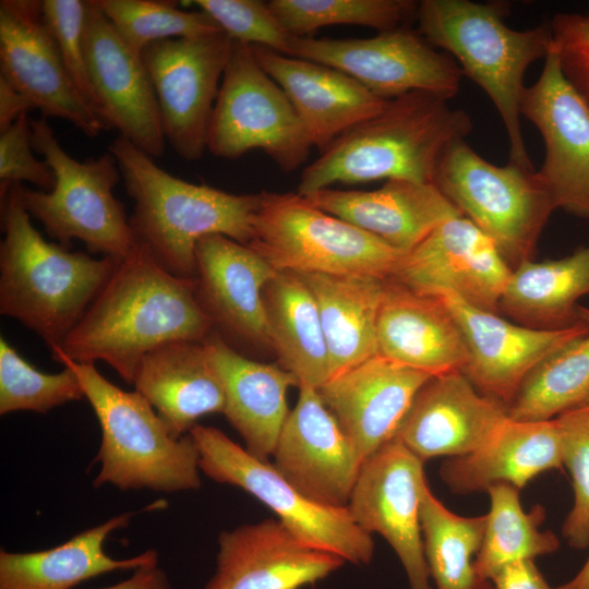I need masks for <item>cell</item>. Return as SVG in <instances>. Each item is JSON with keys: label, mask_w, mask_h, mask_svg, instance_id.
Listing matches in <instances>:
<instances>
[{"label": "cell", "mask_w": 589, "mask_h": 589, "mask_svg": "<svg viewBox=\"0 0 589 589\" xmlns=\"http://www.w3.org/2000/svg\"><path fill=\"white\" fill-rule=\"evenodd\" d=\"M550 25L562 72L589 107V11L556 13Z\"/></svg>", "instance_id": "cell-45"}, {"label": "cell", "mask_w": 589, "mask_h": 589, "mask_svg": "<svg viewBox=\"0 0 589 589\" xmlns=\"http://www.w3.org/2000/svg\"><path fill=\"white\" fill-rule=\"evenodd\" d=\"M486 515L465 517L450 512L429 484L421 502V531L425 562L436 589H494L481 577L473 556L478 554Z\"/></svg>", "instance_id": "cell-35"}, {"label": "cell", "mask_w": 589, "mask_h": 589, "mask_svg": "<svg viewBox=\"0 0 589 589\" xmlns=\"http://www.w3.org/2000/svg\"><path fill=\"white\" fill-rule=\"evenodd\" d=\"M28 113L0 132V182H29L40 191L55 188L56 177L45 160L34 155Z\"/></svg>", "instance_id": "cell-44"}, {"label": "cell", "mask_w": 589, "mask_h": 589, "mask_svg": "<svg viewBox=\"0 0 589 589\" xmlns=\"http://www.w3.org/2000/svg\"><path fill=\"white\" fill-rule=\"evenodd\" d=\"M312 143L283 88L250 46L232 40L209 125L207 149L235 159L260 148L284 171L297 170Z\"/></svg>", "instance_id": "cell-11"}, {"label": "cell", "mask_w": 589, "mask_h": 589, "mask_svg": "<svg viewBox=\"0 0 589 589\" xmlns=\"http://www.w3.org/2000/svg\"><path fill=\"white\" fill-rule=\"evenodd\" d=\"M562 467L555 419L518 421L508 417L483 446L448 459L440 473L453 492L466 494L486 492L497 483L520 490L538 474Z\"/></svg>", "instance_id": "cell-30"}, {"label": "cell", "mask_w": 589, "mask_h": 589, "mask_svg": "<svg viewBox=\"0 0 589 589\" xmlns=\"http://www.w3.org/2000/svg\"><path fill=\"white\" fill-rule=\"evenodd\" d=\"M588 329L539 363L507 408L518 421L551 420L589 401V308L577 306Z\"/></svg>", "instance_id": "cell-36"}, {"label": "cell", "mask_w": 589, "mask_h": 589, "mask_svg": "<svg viewBox=\"0 0 589 589\" xmlns=\"http://www.w3.org/2000/svg\"><path fill=\"white\" fill-rule=\"evenodd\" d=\"M494 589H557L551 587L533 561H522L506 566L492 578Z\"/></svg>", "instance_id": "cell-46"}, {"label": "cell", "mask_w": 589, "mask_h": 589, "mask_svg": "<svg viewBox=\"0 0 589 589\" xmlns=\"http://www.w3.org/2000/svg\"><path fill=\"white\" fill-rule=\"evenodd\" d=\"M589 297V243L557 260H527L512 271L500 310L525 326L564 328L579 321L577 302Z\"/></svg>", "instance_id": "cell-34"}, {"label": "cell", "mask_w": 589, "mask_h": 589, "mask_svg": "<svg viewBox=\"0 0 589 589\" xmlns=\"http://www.w3.org/2000/svg\"><path fill=\"white\" fill-rule=\"evenodd\" d=\"M189 433L199 450L200 470L208 478L247 491L310 545L357 565L372 561V536L354 522L347 507H330L311 500L273 464L252 456L214 426L195 424Z\"/></svg>", "instance_id": "cell-10"}, {"label": "cell", "mask_w": 589, "mask_h": 589, "mask_svg": "<svg viewBox=\"0 0 589 589\" xmlns=\"http://www.w3.org/2000/svg\"><path fill=\"white\" fill-rule=\"evenodd\" d=\"M557 589H589V557L581 569L567 582Z\"/></svg>", "instance_id": "cell-49"}, {"label": "cell", "mask_w": 589, "mask_h": 589, "mask_svg": "<svg viewBox=\"0 0 589 589\" xmlns=\"http://www.w3.org/2000/svg\"><path fill=\"white\" fill-rule=\"evenodd\" d=\"M50 352L76 374L99 422L101 441L93 465L99 462L100 470L93 481L95 488L111 484L123 491L170 493L201 486L200 455L190 433L173 437L140 393L116 386L95 363Z\"/></svg>", "instance_id": "cell-6"}, {"label": "cell", "mask_w": 589, "mask_h": 589, "mask_svg": "<svg viewBox=\"0 0 589 589\" xmlns=\"http://www.w3.org/2000/svg\"><path fill=\"white\" fill-rule=\"evenodd\" d=\"M436 297L446 304L462 332L468 350L462 373L480 393L507 408L539 363L588 329L582 320L556 329L518 325L450 292Z\"/></svg>", "instance_id": "cell-19"}, {"label": "cell", "mask_w": 589, "mask_h": 589, "mask_svg": "<svg viewBox=\"0 0 589 589\" xmlns=\"http://www.w3.org/2000/svg\"><path fill=\"white\" fill-rule=\"evenodd\" d=\"M563 466L573 483L574 503L562 534L576 550L589 546V401L556 418Z\"/></svg>", "instance_id": "cell-41"}, {"label": "cell", "mask_w": 589, "mask_h": 589, "mask_svg": "<svg viewBox=\"0 0 589 589\" xmlns=\"http://www.w3.org/2000/svg\"><path fill=\"white\" fill-rule=\"evenodd\" d=\"M423 464L394 437L363 461L347 505L363 531L378 533L389 543L410 589H432L421 531V502L428 485Z\"/></svg>", "instance_id": "cell-14"}, {"label": "cell", "mask_w": 589, "mask_h": 589, "mask_svg": "<svg viewBox=\"0 0 589 589\" xmlns=\"http://www.w3.org/2000/svg\"><path fill=\"white\" fill-rule=\"evenodd\" d=\"M108 151L134 202L129 224L136 242L170 274L195 279V249L207 236L223 235L244 245L251 241L260 194H231L187 182L121 135Z\"/></svg>", "instance_id": "cell-4"}, {"label": "cell", "mask_w": 589, "mask_h": 589, "mask_svg": "<svg viewBox=\"0 0 589 589\" xmlns=\"http://www.w3.org/2000/svg\"><path fill=\"white\" fill-rule=\"evenodd\" d=\"M133 515L127 512L113 516L48 550L24 553L1 550L0 589H72L113 570L157 565L158 553L153 549L123 560H115L104 550L107 537L127 527Z\"/></svg>", "instance_id": "cell-31"}, {"label": "cell", "mask_w": 589, "mask_h": 589, "mask_svg": "<svg viewBox=\"0 0 589 589\" xmlns=\"http://www.w3.org/2000/svg\"><path fill=\"white\" fill-rule=\"evenodd\" d=\"M203 342L224 388L223 413L254 457H273L289 414L287 392L299 386L293 374L278 364L247 358L230 347L216 332Z\"/></svg>", "instance_id": "cell-28"}, {"label": "cell", "mask_w": 589, "mask_h": 589, "mask_svg": "<svg viewBox=\"0 0 589 589\" xmlns=\"http://www.w3.org/2000/svg\"><path fill=\"white\" fill-rule=\"evenodd\" d=\"M433 184L495 243L512 269L531 260L540 233L555 209L534 168L513 161L493 165L466 140L445 151Z\"/></svg>", "instance_id": "cell-9"}, {"label": "cell", "mask_w": 589, "mask_h": 589, "mask_svg": "<svg viewBox=\"0 0 589 589\" xmlns=\"http://www.w3.org/2000/svg\"><path fill=\"white\" fill-rule=\"evenodd\" d=\"M285 29L302 37L329 25H361L381 32L410 26L419 2L413 0H271Z\"/></svg>", "instance_id": "cell-38"}, {"label": "cell", "mask_w": 589, "mask_h": 589, "mask_svg": "<svg viewBox=\"0 0 589 589\" xmlns=\"http://www.w3.org/2000/svg\"><path fill=\"white\" fill-rule=\"evenodd\" d=\"M31 128L33 148L52 169L56 184L49 192L23 188L29 216L65 248L77 239L93 254L117 260L128 256L136 240L123 204L113 195L122 179L115 156L108 151L76 160L62 148L45 118L31 120Z\"/></svg>", "instance_id": "cell-7"}, {"label": "cell", "mask_w": 589, "mask_h": 589, "mask_svg": "<svg viewBox=\"0 0 589 589\" xmlns=\"http://www.w3.org/2000/svg\"><path fill=\"white\" fill-rule=\"evenodd\" d=\"M303 196L405 253L437 226L461 215L433 183L399 179L373 191L328 188Z\"/></svg>", "instance_id": "cell-27"}, {"label": "cell", "mask_w": 589, "mask_h": 589, "mask_svg": "<svg viewBox=\"0 0 589 589\" xmlns=\"http://www.w3.org/2000/svg\"><path fill=\"white\" fill-rule=\"evenodd\" d=\"M470 116L426 92L388 100L374 117L349 129L329 144L300 177L298 193L308 195L332 184L381 179L433 183L445 151L465 140Z\"/></svg>", "instance_id": "cell-3"}, {"label": "cell", "mask_w": 589, "mask_h": 589, "mask_svg": "<svg viewBox=\"0 0 589 589\" xmlns=\"http://www.w3.org/2000/svg\"><path fill=\"white\" fill-rule=\"evenodd\" d=\"M232 39L224 32L170 38L142 52L152 80L166 141L187 161L207 149L209 125Z\"/></svg>", "instance_id": "cell-13"}, {"label": "cell", "mask_w": 589, "mask_h": 589, "mask_svg": "<svg viewBox=\"0 0 589 589\" xmlns=\"http://www.w3.org/2000/svg\"><path fill=\"white\" fill-rule=\"evenodd\" d=\"M85 56L107 128L117 129L152 158L163 156L166 139L148 71L142 56L119 36L99 0H87Z\"/></svg>", "instance_id": "cell-18"}, {"label": "cell", "mask_w": 589, "mask_h": 589, "mask_svg": "<svg viewBox=\"0 0 589 589\" xmlns=\"http://www.w3.org/2000/svg\"><path fill=\"white\" fill-rule=\"evenodd\" d=\"M299 275L318 308L329 380L378 354L377 318L386 280L357 275Z\"/></svg>", "instance_id": "cell-32"}, {"label": "cell", "mask_w": 589, "mask_h": 589, "mask_svg": "<svg viewBox=\"0 0 589 589\" xmlns=\"http://www.w3.org/2000/svg\"><path fill=\"white\" fill-rule=\"evenodd\" d=\"M23 185L0 183V313L59 346L115 272L120 260L48 242L31 223Z\"/></svg>", "instance_id": "cell-2"}, {"label": "cell", "mask_w": 589, "mask_h": 589, "mask_svg": "<svg viewBox=\"0 0 589 589\" xmlns=\"http://www.w3.org/2000/svg\"><path fill=\"white\" fill-rule=\"evenodd\" d=\"M269 346L299 386L320 389L330 377L326 341L315 298L292 272H277L264 289Z\"/></svg>", "instance_id": "cell-33"}, {"label": "cell", "mask_w": 589, "mask_h": 589, "mask_svg": "<svg viewBox=\"0 0 589 589\" xmlns=\"http://www.w3.org/2000/svg\"><path fill=\"white\" fill-rule=\"evenodd\" d=\"M101 589H172V587L165 572L155 565L140 567L130 578Z\"/></svg>", "instance_id": "cell-48"}, {"label": "cell", "mask_w": 589, "mask_h": 589, "mask_svg": "<svg viewBox=\"0 0 589 589\" xmlns=\"http://www.w3.org/2000/svg\"><path fill=\"white\" fill-rule=\"evenodd\" d=\"M520 115L542 135L537 173L555 209L589 219V107L564 76L553 39L539 79L522 93Z\"/></svg>", "instance_id": "cell-15"}, {"label": "cell", "mask_w": 589, "mask_h": 589, "mask_svg": "<svg viewBox=\"0 0 589 589\" xmlns=\"http://www.w3.org/2000/svg\"><path fill=\"white\" fill-rule=\"evenodd\" d=\"M274 467L311 500L347 507L363 461L318 389L300 386L274 454Z\"/></svg>", "instance_id": "cell-20"}, {"label": "cell", "mask_w": 589, "mask_h": 589, "mask_svg": "<svg viewBox=\"0 0 589 589\" xmlns=\"http://www.w3.org/2000/svg\"><path fill=\"white\" fill-rule=\"evenodd\" d=\"M0 75L40 110L88 137L107 130L70 79L43 13V1H0Z\"/></svg>", "instance_id": "cell-16"}, {"label": "cell", "mask_w": 589, "mask_h": 589, "mask_svg": "<svg viewBox=\"0 0 589 589\" xmlns=\"http://www.w3.org/2000/svg\"><path fill=\"white\" fill-rule=\"evenodd\" d=\"M212 323L195 297V279L166 271L136 242L58 351L82 363L104 361L133 385L144 356L175 340H203Z\"/></svg>", "instance_id": "cell-1"}, {"label": "cell", "mask_w": 589, "mask_h": 589, "mask_svg": "<svg viewBox=\"0 0 589 589\" xmlns=\"http://www.w3.org/2000/svg\"><path fill=\"white\" fill-rule=\"evenodd\" d=\"M248 247L275 271L390 279L405 254L299 193H260Z\"/></svg>", "instance_id": "cell-8"}, {"label": "cell", "mask_w": 589, "mask_h": 589, "mask_svg": "<svg viewBox=\"0 0 589 589\" xmlns=\"http://www.w3.org/2000/svg\"><path fill=\"white\" fill-rule=\"evenodd\" d=\"M99 3L122 40L140 56L159 40L223 32L207 13L181 10L178 1L99 0Z\"/></svg>", "instance_id": "cell-39"}, {"label": "cell", "mask_w": 589, "mask_h": 589, "mask_svg": "<svg viewBox=\"0 0 589 589\" xmlns=\"http://www.w3.org/2000/svg\"><path fill=\"white\" fill-rule=\"evenodd\" d=\"M43 13L70 79L87 106L105 124L85 56L87 0H44Z\"/></svg>", "instance_id": "cell-43"}, {"label": "cell", "mask_w": 589, "mask_h": 589, "mask_svg": "<svg viewBox=\"0 0 589 589\" xmlns=\"http://www.w3.org/2000/svg\"><path fill=\"white\" fill-rule=\"evenodd\" d=\"M250 47L261 68L283 88L321 153L388 103L337 69L263 46Z\"/></svg>", "instance_id": "cell-25"}, {"label": "cell", "mask_w": 589, "mask_h": 589, "mask_svg": "<svg viewBox=\"0 0 589 589\" xmlns=\"http://www.w3.org/2000/svg\"><path fill=\"white\" fill-rule=\"evenodd\" d=\"M509 3L469 0L419 1L418 31L459 62L496 108L509 141V161L533 169L520 125V101L528 67L552 47L550 22L525 31L505 23Z\"/></svg>", "instance_id": "cell-5"}, {"label": "cell", "mask_w": 589, "mask_h": 589, "mask_svg": "<svg viewBox=\"0 0 589 589\" xmlns=\"http://www.w3.org/2000/svg\"><path fill=\"white\" fill-rule=\"evenodd\" d=\"M512 271L495 243L460 215L406 252L390 279L422 294L450 292L497 313Z\"/></svg>", "instance_id": "cell-17"}, {"label": "cell", "mask_w": 589, "mask_h": 589, "mask_svg": "<svg viewBox=\"0 0 589 589\" xmlns=\"http://www.w3.org/2000/svg\"><path fill=\"white\" fill-rule=\"evenodd\" d=\"M290 56L337 69L386 100L416 91L448 100L458 93L464 75L452 57L410 26L369 38L293 36Z\"/></svg>", "instance_id": "cell-12"}, {"label": "cell", "mask_w": 589, "mask_h": 589, "mask_svg": "<svg viewBox=\"0 0 589 589\" xmlns=\"http://www.w3.org/2000/svg\"><path fill=\"white\" fill-rule=\"evenodd\" d=\"M377 349L378 354L431 376L462 372L468 361L462 332L446 304L393 279L385 281Z\"/></svg>", "instance_id": "cell-26"}, {"label": "cell", "mask_w": 589, "mask_h": 589, "mask_svg": "<svg viewBox=\"0 0 589 589\" xmlns=\"http://www.w3.org/2000/svg\"><path fill=\"white\" fill-rule=\"evenodd\" d=\"M218 546L217 567L204 589H302L345 564L273 518L221 531Z\"/></svg>", "instance_id": "cell-21"}, {"label": "cell", "mask_w": 589, "mask_h": 589, "mask_svg": "<svg viewBox=\"0 0 589 589\" xmlns=\"http://www.w3.org/2000/svg\"><path fill=\"white\" fill-rule=\"evenodd\" d=\"M232 40L263 46L290 56L292 35L277 20L267 2L260 0H194Z\"/></svg>", "instance_id": "cell-42"}, {"label": "cell", "mask_w": 589, "mask_h": 589, "mask_svg": "<svg viewBox=\"0 0 589 589\" xmlns=\"http://www.w3.org/2000/svg\"><path fill=\"white\" fill-rule=\"evenodd\" d=\"M33 103L0 75V132L9 128L22 115L35 110Z\"/></svg>", "instance_id": "cell-47"}, {"label": "cell", "mask_w": 589, "mask_h": 589, "mask_svg": "<svg viewBox=\"0 0 589 589\" xmlns=\"http://www.w3.org/2000/svg\"><path fill=\"white\" fill-rule=\"evenodd\" d=\"M195 259V297L212 326L249 344L269 345L263 293L277 271L223 235L201 239Z\"/></svg>", "instance_id": "cell-24"}, {"label": "cell", "mask_w": 589, "mask_h": 589, "mask_svg": "<svg viewBox=\"0 0 589 589\" xmlns=\"http://www.w3.org/2000/svg\"><path fill=\"white\" fill-rule=\"evenodd\" d=\"M491 506L481 548L474 560L478 574L491 578L508 565L550 554L558 550L560 540L552 531H542L545 518L541 505L525 512L519 490L508 483H497L486 491Z\"/></svg>", "instance_id": "cell-37"}, {"label": "cell", "mask_w": 589, "mask_h": 589, "mask_svg": "<svg viewBox=\"0 0 589 589\" xmlns=\"http://www.w3.org/2000/svg\"><path fill=\"white\" fill-rule=\"evenodd\" d=\"M133 385L176 438L189 434L201 417L224 411L223 384L203 340H175L151 350Z\"/></svg>", "instance_id": "cell-29"}, {"label": "cell", "mask_w": 589, "mask_h": 589, "mask_svg": "<svg viewBox=\"0 0 589 589\" xmlns=\"http://www.w3.org/2000/svg\"><path fill=\"white\" fill-rule=\"evenodd\" d=\"M85 399L76 374L35 369L3 337L0 338V414L15 411L46 413L63 404Z\"/></svg>", "instance_id": "cell-40"}, {"label": "cell", "mask_w": 589, "mask_h": 589, "mask_svg": "<svg viewBox=\"0 0 589 589\" xmlns=\"http://www.w3.org/2000/svg\"><path fill=\"white\" fill-rule=\"evenodd\" d=\"M507 418L505 405L454 371L424 383L395 437L423 461L461 457L483 446Z\"/></svg>", "instance_id": "cell-22"}, {"label": "cell", "mask_w": 589, "mask_h": 589, "mask_svg": "<svg viewBox=\"0 0 589 589\" xmlns=\"http://www.w3.org/2000/svg\"><path fill=\"white\" fill-rule=\"evenodd\" d=\"M430 377L376 354L332 377L318 393L364 461L396 436Z\"/></svg>", "instance_id": "cell-23"}]
</instances>
